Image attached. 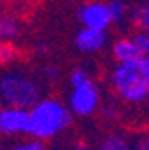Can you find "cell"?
I'll list each match as a JSON object with an SVG mask.
<instances>
[{
  "label": "cell",
  "mask_w": 149,
  "mask_h": 150,
  "mask_svg": "<svg viewBox=\"0 0 149 150\" xmlns=\"http://www.w3.org/2000/svg\"><path fill=\"white\" fill-rule=\"evenodd\" d=\"M129 14H131V22L138 29V32L149 34V0L140 2L137 7L131 9Z\"/></svg>",
  "instance_id": "obj_10"
},
{
  "label": "cell",
  "mask_w": 149,
  "mask_h": 150,
  "mask_svg": "<svg viewBox=\"0 0 149 150\" xmlns=\"http://www.w3.org/2000/svg\"><path fill=\"white\" fill-rule=\"evenodd\" d=\"M43 97L40 81L25 71H4L0 75V104L2 107L31 109Z\"/></svg>",
  "instance_id": "obj_3"
},
{
  "label": "cell",
  "mask_w": 149,
  "mask_h": 150,
  "mask_svg": "<svg viewBox=\"0 0 149 150\" xmlns=\"http://www.w3.org/2000/svg\"><path fill=\"white\" fill-rule=\"evenodd\" d=\"M79 20L86 29L94 30H102L111 25V16L108 11V6L102 2H86L85 6L79 7Z\"/></svg>",
  "instance_id": "obj_6"
},
{
  "label": "cell",
  "mask_w": 149,
  "mask_h": 150,
  "mask_svg": "<svg viewBox=\"0 0 149 150\" xmlns=\"http://www.w3.org/2000/svg\"><path fill=\"white\" fill-rule=\"evenodd\" d=\"M31 118L29 109L0 107V134L2 136H29Z\"/></svg>",
  "instance_id": "obj_5"
},
{
  "label": "cell",
  "mask_w": 149,
  "mask_h": 150,
  "mask_svg": "<svg viewBox=\"0 0 149 150\" xmlns=\"http://www.w3.org/2000/svg\"><path fill=\"white\" fill-rule=\"evenodd\" d=\"M16 59V48L11 43H0V66L11 64Z\"/></svg>",
  "instance_id": "obj_15"
},
{
  "label": "cell",
  "mask_w": 149,
  "mask_h": 150,
  "mask_svg": "<svg viewBox=\"0 0 149 150\" xmlns=\"http://www.w3.org/2000/svg\"><path fill=\"white\" fill-rule=\"evenodd\" d=\"M110 84L115 95L129 105H144L149 102V59L140 57L119 63L110 73Z\"/></svg>",
  "instance_id": "obj_1"
},
{
  "label": "cell",
  "mask_w": 149,
  "mask_h": 150,
  "mask_svg": "<svg viewBox=\"0 0 149 150\" xmlns=\"http://www.w3.org/2000/svg\"><path fill=\"white\" fill-rule=\"evenodd\" d=\"M9 4H14V6H18V4H24V2H27V0H7Z\"/></svg>",
  "instance_id": "obj_19"
},
{
  "label": "cell",
  "mask_w": 149,
  "mask_h": 150,
  "mask_svg": "<svg viewBox=\"0 0 149 150\" xmlns=\"http://www.w3.org/2000/svg\"><path fill=\"white\" fill-rule=\"evenodd\" d=\"M133 40L140 50V55H144V57L149 59V34H144V32H137L133 36Z\"/></svg>",
  "instance_id": "obj_16"
},
{
  "label": "cell",
  "mask_w": 149,
  "mask_h": 150,
  "mask_svg": "<svg viewBox=\"0 0 149 150\" xmlns=\"http://www.w3.org/2000/svg\"><path fill=\"white\" fill-rule=\"evenodd\" d=\"M20 32V23L16 18L6 14L0 16V43H9Z\"/></svg>",
  "instance_id": "obj_11"
},
{
  "label": "cell",
  "mask_w": 149,
  "mask_h": 150,
  "mask_svg": "<svg viewBox=\"0 0 149 150\" xmlns=\"http://www.w3.org/2000/svg\"><path fill=\"white\" fill-rule=\"evenodd\" d=\"M76 43L77 50L85 52V54H92V52H99L106 47L108 43V34L102 30H94V29H86L83 27L77 34H76Z\"/></svg>",
  "instance_id": "obj_7"
},
{
  "label": "cell",
  "mask_w": 149,
  "mask_h": 150,
  "mask_svg": "<svg viewBox=\"0 0 149 150\" xmlns=\"http://www.w3.org/2000/svg\"><path fill=\"white\" fill-rule=\"evenodd\" d=\"M129 150H149V130H138V132L128 136Z\"/></svg>",
  "instance_id": "obj_13"
},
{
  "label": "cell",
  "mask_w": 149,
  "mask_h": 150,
  "mask_svg": "<svg viewBox=\"0 0 149 150\" xmlns=\"http://www.w3.org/2000/svg\"><path fill=\"white\" fill-rule=\"evenodd\" d=\"M70 91H68V111L70 115L81 118L92 116L101 107V91L94 79L83 68H74L70 71Z\"/></svg>",
  "instance_id": "obj_4"
},
{
  "label": "cell",
  "mask_w": 149,
  "mask_h": 150,
  "mask_svg": "<svg viewBox=\"0 0 149 150\" xmlns=\"http://www.w3.org/2000/svg\"><path fill=\"white\" fill-rule=\"evenodd\" d=\"M95 150H129V139L122 132H110L101 138Z\"/></svg>",
  "instance_id": "obj_9"
},
{
  "label": "cell",
  "mask_w": 149,
  "mask_h": 150,
  "mask_svg": "<svg viewBox=\"0 0 149 150\" xmlns=\"http://www.w3.org/2000/svg\"><path fill=\"white\" fill-rule=\"evenodd\" d=\"M42 77L43 81L54 84V82H58L59 81V68L58 66H54V64H47L42 68Z\"/></svg>",
  "instance_id": "obj_17"
},
{
  "label": "cell",
  "mask_w": 149,
  "mask_h": 150,
  "mask_svg": "<svg viewBox=\"0 0 149 150\" xmlns=\"http://www.w3.org/2000/svg\"><path fill=\"white\" fill-rule=\"evenodd\" d=\"M113 57H115L117 64L140 57V50L133 38H120V40H117L113 43Z\"/></svg>",
  "instance_id": "obj_8"
},
{
  "label": "cell",
  "mask_w": 149,
  "mask_h": 150,
  "mask_svg": "<svg viewBox=\"0 0 149 150\" xmlns=\"http://www.w3.org/2000/svg\"><path fill=\"white\" fill-rule=\"evenodd\" d=\"M7 150H47V146L40 139L29 138V139H24V141H18V143L11 145Z\"/></svg>",
  "instance_id": "obj_14"
},
{
  "label": "cell",
  "mask_w": 149,
  "mask_h": 150,
  "mask_svg": "<svg viewBox=\"0 0 149 150\" xmlns=\"http://www.w3.org/2000/svg\"><path fill=\"white\" fill-rule=\"evenodd\" d=\"M74 150H90V146L85 145V143H77L76 146H74Z\"/></svg>",
  "instance_id": "obj_18"
},
{
  "label": "cell",
  "mask_w": 149,
  "mask_h": 150,
  "mask_svg": "<svg viewBox=\"0 0 149 150\" xmlns=\"http://www.w3.org/2000/svg\"><path fill=\"white\" fill-rule=\"evenodd\" d=\"M106 6H108L110 16H111V23H113V22H117V23L124 22L126 16L129 14L128 6H126V2H122V0H111V2L106 4Z\"/></svg>",
  "instance_id": "obj_12"
},
{
  "label": "cell",
  "mask_w": 149,
  "mask_h": 150,
  "mask_svg": "<svg viewBox=\"0 0 149 150\" xmlns=\"http://www.w3.org/2000/svg\"><path fill=\"white\" fill-rule=\"evenodd\" d=\"M31 130L29 136L40 141L52 139L58 134L65 132L72 123V115L61 100L54 97H42L31 109Z\"/></svg>",
  "instance_id": "obj_2"
}]
</instances>
